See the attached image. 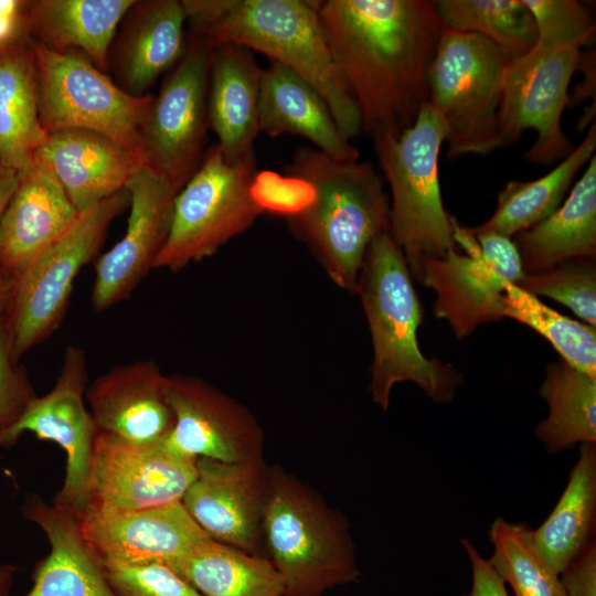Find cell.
Here are the masks:
<instances>
[{
	"label": "cell",
	"mask_w": 596,
	"mask_h": 596,
	"mask_svg": "<svg viewBox=\"0 0 596 596\" xmlns=\"http://www.w3.org/2000/svg\"><path fill=\"white\" fill-rule=\"evenodd\" d=\"M263 530L266 555L284 583L283 596H322L359 582L347 520L279 467L272 468Z\"/></svg>",
	"instance_id": "5"
},
{
	"label": "cell",
	"mask_w": 596,
	"mask_h": 596,
	"mask_svg": "<svg viewBox=\"0 0 596 596\" xmlns=\"http://www.w3.org/2000/svg\"><path fill=\"white\" fill-rule=\"evenodd\" d=\"M21 511L50 543V552L36 564L32 587L25 596H116L74 514L49 504L35 493L25 497Z\"/></svg>",
	"instance_id": "23"
},
{
	"label": "cell",
	"mask_w": 596,
	"mask_h": 596,
	"mask_svg": "<svg viewBox=\"0 0 596 596\" xmlns=\"http://www.w3.org/2000/svg\"><path fill=\"white\" fill-rule=\"evenodd\" d=\"M595 150L596 126L592 124L582 142L550 172L532 181L508 182L498 195L493 214L473 228L513 237L541 223L561 206Z\"/></svg>",
	"instance_id": "32"
},
{
	"label": "cell",
	"mask_w": 596,
	"mask_h": 596,
	"mask_svg": "<svg viewBox=\"0 0 596 596\" xmlns=\"http://www.w3.org/2000/svg\"><path fill=\"white\" fill-rule=\"evenodd\" d=\"M88 385L84 349L68 345L52 390L36 396L19 421L0 434V447L10 448L26 433L57 444L66 455L65 476L52 503L79 519L87 508V485L97 428L85 405Z\"/></svg>",
	"instance_id": "14"
},
{
	"label": "cell",
	"mask_w": 596,
	"mask_h": 596,
	"mask_svg": "<svg viewBox=\"0 0 596 596\" xmlns=\"http://www.w3.org/2000/svg\"><path fill=\"white\" fill-rule=\"evenodd\" d=\"M595 519L596 443H583L560 500L533 530L536 550L557 575L594 540Z\"/></svg>",
	"instance_id": "30"
},
{
	"label": "cell",
	"mask_w": 596,
	"mask_h": 596,
	"mask_svg": "<svg viewBox=\"0 0 596 596\" xmlns=\"http://www.w3.org/2000/svg\"><path fill=\"white\" fill-rule=\"evenodd\" d=\"M445 29L475 33L496 44L515 60L538 42L533 18L522 0L433 1Z\"/></svg>",
	"instance_id": "34"
},
{
	"label": "cell",
	"mask_w": 596,
	"mask_h": 596,
	"mask_svg": "<svg viewBox=\"0 0 596 596\" xmlns=\"http://www.w3.org/2000/svg\"><path fill=\"white\" fill-rule=\"evenodd\" d=\"M45 159L18 172V183L0 220V268L15 279L79 216Z\"/></svg>",
	"instance_id": "21"
},
{
	"label": "cell",
	"mask_w": 596,
	"mask_h": 596,
	"mask_svg": "<svg viewBox=\"0 0 596 596\" xmlns=\"http://www.w3.org/2000/svg\"><path fill=\"white\" fill-rule=\"evenodd\" d=\"M30 43L38 66L40 123L46 134L92 130L139 156V132L153 97L128 94L79 51L56 52Z\"/></svg>",
	"instance_id": "10"
},
{
	"label": "cell",
	"mask_w": 596,
	"mask_h": 596,
	"mask_svg": "<svg viewBox=\"0 0 596 596\" xmlns=\"http://www.w3.org/2000/svg\"><path fill=\"white\" fill-rule=\"evenodd\" d=\"M170 568L202 596L284 595L283 579L267 557L248 554L210 536Z\"/></svg>",
	"instance_id": "31"
},
{
	"label": "cell",
	"mask_w": 596,
	"mask_h": 596,
	"mask_svg": "<svg viewBox=\"0 0 596 596\" xmlns=\"http://www.w3.org/2000/svg\"><path fill=\"white\" fill-rule=\"evenodd\" d=\"M100 565L116 596H202L162 563Z\"/></svg>",
	"instance_id": "38"
},
{
	"label": "cell",
	"mask_w": 596,
	"mask_h": 596,
	"mask_svg": "<svg viewBox=\"0 0 596 596\" xmlns=\"http://www.w3.org/2000/svg\"><path fill=\"white\" fill-rule=\"evenodd\" d=\"M25 369L15 361L7 311L0 313V434L12 427L36 397Z\"/></svg>",
	"instance_id": "40"
},
{
	"label": "cell",
	"mask_w": 596,
	"mask_h": 596,
	"mask_svg": "<svg viewBox=\"0 0 596 596\" xmlns=\"http://www.w3.org/2000/svg\"><path fill=\"white\" fill-rule=\"evenodd\" d=\"M82 535L100 564L171 566L209 535L181 501L121 513L86 512Z\"/></svg>",
	"instance_id": "19"
},
{
	"label": "cell",
	"mask_w": 596,
	"mask_h": 596,
	"mask_svg": "<svg viewBox=\"0 0 596 596\" xmlns=\"http://www.w3.org/2000/svg\"><path fill=\"white\" fill-rule=\"evenodd\" d=\"M129 217L124 236L95 263L91 301L100 312L130 297L155 267L170 232L180 191L142 166L126 183Z\"/></svg>",
	"instance_id": "18"
},
{
	"label": "cell",
	"mask_w": 596,
	"mask_h": 596,
	"mask_svg": "<svg viewBox=\"0 0 596 596\" xmlns=\"http://www.w3.org/2000/svg\"><path fill=\"white\" fill-rule=\"evenodd\" d=\"M525 274L576 257H596V156L547 219L512 237Z\"/></svg>",
	"instance_id": "28"
},
{
	"label": "cell",
	"mask_w": 596,
	"mask_h": 596,
	"mask_svg": "<svg viewBox=\"0 0 596 596\" xmlns=\"http://www.w3.org/2000/svg\"><path fill=\"white\" fill-rule=\"evenodd\" d=\"M18 183V172L0 166V220Z\"/></svg>",
	"instance_id": "45"
},
{
	"label": "cell",
	"mask_w": 596,
	"mask_h": 596,
	"mask_svg": "<svg viewBox=\"0 0 596 596\" xmlns=\"http://www.w3.org/2000/svg\"><path fill=\"white\" fill-rule=\"evenodd\" d=\"M39 153L79 213L125 189L129 179L145 166L135 151L86 129L49 134Z\"/></svg>",
	"instance_id": "22"
},
{
	"label": "cell",
	"mask_w": 596,
	"mask_h": 596,
	"mask_svg": "<svg viewBox=\"0 0 596 596\" xmlns=\"http://www.w3.org/2000/svg\"><path fill=\"white\" fill-rule=\"evenodd\" d=\"M116 49L117 85L145 96L157 78L182 58L187 13L182 0L136 1Z\"/></svg>",
	"instance_id": "25"
},
{
	"label": "cell",
	"mask_w": 596,
	"mask_h": 596,
	"mask_svg": "<svg viewBox=\"0 0 596 596\" xmlns=\"http://www.w3.org/2000/svg\"><path fill=\"white\" fill-rule=\"evenodd\" d=\"M258 125L259 131L270 137L301 136L336 160H359V151L341 134L320 93L277 62H272L262 72Z\"/></svg>",
	"instance_id": "24"
},
{
	"label": "cell",
	"mask_w": 596,
	"mask_h": 596,
	"mask_svg": "<svg viewBox=\"0 0 596 596\" xmlns=\"http://www.w3.org/2000/svg\"><path fill=\"white\" fill-rule=\"evenodd\" d=\"M446 126L427 103L412 127L397 137L373 140L389 182L390 234L401 248L414 279L428 258L456 249L455 217L443 203L438 161Z\"/></svg>",
	"instance_id": "6"
},
{
	"label": "cell",
	"mask_w": 596,
	"mask_h": 596,
	"mask_svg": "<svg viewBox=\"0 0 596 596\" xmlns=\"http://www.w3.org/2000/svg\"><path fill=\"white\" fill-rule=\"evenodd\" d=\"M135 0L25 1L31 41L64 52L76 50L100 71L109 66L110 46L119 23Z\"/></svg>",
	"instance_id": "27"
},
{
	"label": "cell",
	"mask_w": 596,
	"mask_h": 596,
	"mask_svg": "<svg viewBox=\"0 0 596 596\" xmlns=\"http://www.w3.org/2000/svg\"><path fill=\"white\" fill-rule=\"evenodd\" d=\"M540 395L549 414L535 434L549 451L596 443V379L560 358L546 365Z\"/></svg>",
	"instance_id": "33"
},
{
	"label": "cell",
	"mask_w": 596,
	"mask_h": 596,
	"mask_svg": "<svg viewBox=\"0 0 596 596\" xmlns=\"http://www.w3.org/2000/svg\"><path fill=\"white\" fill-rule=\"evenodd\" d=\"M262 72L251 50L232 43L211 46L207 120L228 159L253 149L260 132Z\"/></svg>",
	"instance_id": "26"
},
{
	"label": "cell",
	"mask_w": 596,
	"mask_h": 596,
	"mask_svg": "<svg viewBox=\"0 0 596 596\" xmlns=\"http://www.w3.org/2000/svg\"><path fill=\"white\" fill-rule=\"evenodd\" d=\"M577 68H583L585 75L583 82L570 95L568 104L576 105L586 98L595 99V51L581 53Z\"/></svg>",
	"instance_id": "44"
},
{
	"label": "cell",
	"mask_w": 596,
	"mask_h": 596,
	"mask_svg": "<svg viewBox=\"0 0 596 596\" xmlns=\"http://www.w3.org/2000/svg\"><path fill=\"white\" fill-rule=\"evenodd\" d=\"M167 394L174 426L162 439L189 457L226 462L263 458L264 432L254 415L236 400L205 380L185 374L167 375Z\"/></svg>",
	"instance_id": "17"
},
{
	"label": "cell",
	"mask_w": 596,
	"mask_h": 596,
	"mask_svg": "<svg viewBox=\"0 0 596 596\" xmlns=\"http://www.w3.org/2000/svg\"><path fill=\"white\" fill-rule=\"evenodd\" d=\"M49 134L39 115V75L31 43L0 51V166L28 168Z\"/></svg>",
	"instance_id": "29"
},
{
	"label": "cell",
	"mask_w": 596,
	"mask_h": 596,
	"mask_svg": "<svg viewBox=\"0 0 596 596\" xmlns=\"http://www.w3.org/2000/svg\"><path fill=\"white\" fill-rule=\"evenodd\" d=\"M286 172L309 190L308 202L287 216L289 228L332 283L355 295L369 245L390 231L382 177L368 161L336 160L311 147L299 148Z\"/></svg>",
	"instance_id": "3"
},
{
	"label": "cell",
	"mask_w": 596,
	"mask_h": 596,
	"mask_svg": "<svg viewBox=\"0 0 596 596\" xmlns=\"http://www.w3.org/2000/svg\"><path fill=\"white\" fill-rule=\"evenodd\" d=\"M508 63L486 38L444 30L428 70V103L445 123L448 159L502 148L499 110Z\"/></svg>",
	"instance_id": "8"
},
{
	"label": "cell",
	"mask_w": 596,
	"mask_h": 596,
	"mask_svg": "<svg viewBox=\"0 0 596 596\" xmlns=\"http://www.w3.org/2000/svg\"><path fill=\"white\" fill-rule=\"evenodd\" d=\"M85 398L97 432L134 444H155L173 429L167 375L153 360L116 365L87 385Z\"/></svg>",
	"instance_id": "20"
},
{
	"label": "cell",
	"mask_w": 596,
	"mask_h": 596,
	"mask_svg": "<svg viewBox=\"0 0 596 596\" xmlns=\"http://www.w3.org/2000/svg\"><path fill=\"white\" fill-rule=\"evenodd\" d=\"M530 11L539 44L562 45L584 36H593L592 13L576 0H522Z\"/></svg>",
	"instance_id": "39"
},
{
	"label": "cell",
	"mask_w": 596,
	"mask_h": 596,
	"mask_svg": "<svg viewBox=\"0 0 596 596\" xmlns=\"http://www.w3.org/2000/svg\"><path fill=\"white\" fill-rule=\"evenodd\" d=\"M589 39L553 46L536 43L524 55L509 61L499 110L502 147L513 145L525 130L533 129L536 138L524 155L530 163L551 166L571 153L574 148L561 119L582 47Z\"/></svg>",
	"instance_id": "12"
},
{
	"label": "cell",
	"mask_w": 596,
	"mask_h": 596,
	"mask_svg": "<svg viewBox=\"0 0 596 596\" xmlns=\"http://www.w3.org/2000/svg\"><path fill=\"white\" fill-rule=\"evenodd\" d=\"M518 287L544 296L570 308L587 324L596 327V260L576 257L525 276Z\"/></svg>",
	"instance_id": "37"
},
{
	"label": "cell",
	"mask_w": 596,
	"mask_h": 596,
	"mask_svg": "<svg viewBox=\"0 0 596 596\" xmlns=\"http://www.w3.org/2000/svg\"><path fill=\"white\" fill-rule=\"evenodd\" d=\"M196 459L163 440L141 445L97 432L85 513H121L179 502L196 477Z\"/></svg>",
	"instance_id": "15"
},
{
	"label": "cell",
	"mask_w": 596,
	"mask_h": 596,
	"mask_svg": "<svg viewBox=\"0 0 596 596\" xmlns=\"http://www.w3.org/2000/svg\"><path fill=\"white\" fill-rule=\"evenodd\" d=\"M560 581L565 596H596L595 539L563 570Z\"/></svg>",
	"instance_id": "41"
},
{
	"label": "cell",
	"mask_w": 596,
	"mask_h": 596,
	"mask_svg": "<svg viewBox=\"0 0 596 596\" xmlns=\"http://www.w3.org/2000/svg\"><path fill=\"white\" fill-rule=\"evenodd\" d=\"M503 318H511L544 337L571 366L596 379V327L545 306L514 284L505 287Z\"/></svg>",
	"instance_id": "35"
},
{
	"label": "cell",
	"mask_w": 596,
	"mask_h": 596,
	"mask_svg": "<svg viewBox=\"0 0 596 596\" xmlns=\"http://www.w3.org/2000/svg\"><path fill=\"white\" fill-rule=\"evenodd\" d=\"M413 276L390 232L369 245L355 295L360 297L372 340L370 391L386 411L397 383L413 382L436 403H449L464 377L451 364L426 358L417 330L424 319Z\"/></svg>",
	"instance_id": "4"
},
{
	"label": "cell",
	"mask_w": 596,
	"mask_h": 596,
	"mask_svg": "<svg viewBox=\"0 0 596 596\" xmlns=\"http://www.w3.org/2000/svg\"><path fill=\"white\" fill-rule=\"evenodd\" d=\"M17 571V566L11 563H0V596L10 595Z\"/></svg>",
	"instance_id": "47"
},
{
	"label": "cell",
	"mask_w": 596,
	"mask_h": 596,
	"mask_svg": "<svg viewBox=\"0 0 596 596\" xmlns=\"http://www.w3.org/2000/svg\"><path fill=\"white\" fill-rule=\"evenodd\" d=\"M337 71L372 139L397 137L429 102L428 70L445 26L433 1L321 0Z\"/></svg>",
	"instance_id": "1"
},
{
	"label": "cell",
	"mask_w": 596,
	"mask_h": 596,
	"mask_svg": "<svg viewBox=\"0 0 596 596\" xmlns=\"http://www.w3.org/2000/svg\"><path fill=\"white\" fill-rule=\"evenodd\" d=\"M210 54L211 47L190 39L139 132L143 164L179 190L206 152Z\"/></svg>",
	"instance_id": "13"
},
{
	"label": "cell",
	"mask_w": 596,
	"mask_h": 596,
	"mask_svg": "<svg viewBox=\"0 0 596 596\" xmlns=\"http://www.w3.org/2000/svg\"><path fill=\"white\" fill-rule=\"evenodd\" d=\"M15 288V278L0 268V313L7 311L13 291Z\"/></svg>",
	"instance_id": "46"
},
{
	"label": "cell",
	"mask_w": 596,
	"mask_h": 596,
	"mask_svg": "<svg viewBox=\"0 0 596 596\" xmlns=\"http://www.w3.org/2000/svg\"><path fill=\"white\" fill-rule=\"evenodd\" d=\"M270 488L272 467L264 457L240 462L199 457L181 502L213 540L267 557L263 526Z\"/></svg>",
	"instance_id": "16"
},
{
	"label": "cell",
	"mask_w": 596,
	"mask_h": 596,
	"mask_svg": "<svg viewBox=\"0 0 596 596\" xmlns=\"http://www.w3.org/2000/svg\"><path fill=\"white\" fill-rule=\"evenodd\" d=\"M191 39L257 51L309 82L345 139L362 132L360 113L332 60L317 10L306 0H182Z\"/></svg>",
	"instance_id": "2"
},
{
	"label": "cell",
	"mask_w": 596,
	"mask_h": 596,
	"mask_svg": "<svg viewBox=\"0 0 596 596\" xmlns=\"http://www.w3.org/2000/svg\"><path fill=\"white\" fill-rule=\"evenodd\" d=\"M28 42L25 1H0V51Z\"/></svg>",
	"instance_id": "43"
},
{
	"label": "cell",
	"mask_w": 596,
	"mask_h": 596,
	"mask_svg": "<svg viewBox=\"0 0 596 596\" xmlns=\"http://www.w3.org/2000/svg\"><path fill=\"white\" fill-rule=\"evenodd\" d=\"M493 553L488 560L514 596H565L560 575L545 562L523 523L496 519L489 530Z\"/></svg>",
	"instance_id": "36"
},
{
	"label": "cell",
	"mask_w": 596,
	"mask_h": 596,
	"mask_svg": "<svg viewBox=\"0 0 596 596\" xmlns=\"http://www.w3.org/2000/svg\"><path fill=\"white\" fill-rule=\"evenodd\" d=\"M126 189L79 214L15 279L7 309L15 361L50 338L65 318L75 278L98 253L110 223L127 209Z\"/></svg>",
	"instance_id": "9"
},
{
	"label": "cell",
	"mask_w": 596,
	"mask_h": 596,
	"mask_svg": "<svg viewBox=\"0 0 596 596\" xmlns=\"http://www.w3.org/2000/svg\"><path fill=\"white\" fill-rule=\"evenodd\" d=\"M454 238L457 248L426 259L416 280L435 291V317L462 339L503 319L505 287L525 273L512 237L464 227L455 219Z\"/></svg>",
	"instance_id": "11"
},
{
	"label": "cell",
	"mask_w": 596,
	"mask_h": 596,
	"mask_svg": "<svg viewBox=\"0 0 596 596\" xmlns=\"http://www.w3.org/2000/svg\"><path fill=\"white\" fill-rule=\"evenodd\" d=\"M254 148L228 159L217 145L206 150L178 192L167 241L153 268L180 272L215 254L264 213L256 200Z\"/></svg>",
	"instance_id": "7"
},
{
	"label": "cell",
	"mask_w": 596,
	"mask_h": 596,
	"mask_svg": "<svg viewBox=\"0 0 596 596\" xmlns=\"http://www.w3.org/2000/svg\"><path fill=\"white\" fill-rule=\"evenodd\" d=\"M460 543L470 560L472 571L471 588L462 596H510L505 583L472 543L464 538Z\"/></svg>",
	"instance_id": "42"
}]
</instances>
